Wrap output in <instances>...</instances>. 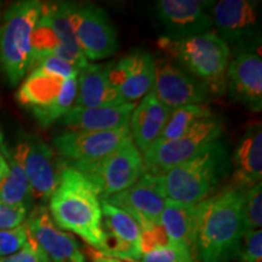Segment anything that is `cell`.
Instances as JSON below:
<instances>
[{"mask_svg":"<svg viewBox=\"0 0 262 262\" xmlns=\"http://www.w3.org/2000/svg\"><path fill=\"white\" fill-rule=\"evenodd\" d=\"M55 225L83 239L95 251L104 250L102 204L94 183L71 164L61 166L57 187L49 199Z\"/></svg>","mask_w":262,"mask_h":262,"instance_id":"obj_1","label":"cell"},{"mask_svg":"<svg viewBox=\"0 0 262 262\" xmlns=\"http://www.w3.org/2000/svg\"><path fill=\"white\" fill-rule=\"evenodd\" d=\"M243 195L231 186L201 203L196 258L201 262H231L245 233Z\"/></svg>","mask_w":262,"mask_h":262,"instance_id":"obj_2","label":"cell"},{"mask_svg":"<svg viewBox=\"0 0 262 262\" xmlns=\"http://www.w3.org/2000/svg\"><path fill=\"white\" fill-rule=\"evenodd\" d=\"M231 160L220 139L209 143L191 159L162 175L166 198L183 204H198L214 195L228 175Z\"/></svg>","mask_w":262,"mask_h":262,"instance_id":"obj_3","label":"cell"},{"mask_svg":"<svg viewBox=\"0 0 262 262\" xmlns=\"http://www.w3.org/2000/svg\"><path fill=\"white\" fill-rule=\"evenodd\" d=\"M158 47L201 81L209 95L221 96L225 94L229 48L215 33L208 32L182 39L163 35L158 39Z\"/></svg>","mask_w":262,"mask_h":262,"instance_id":"obj_4","label":"cell"},{"mask_svg":"<svg viewBox=\"0 0 262 262\" xmlns=\"http://www.w3.org/2000/svg\"><path fill=\"white\" fill-rule=\"evenodd\" d=\"M42 3L21 0L9 6L0 25V72L10 85H17L32 67V38Z\"/></svg>","mask_w":262,"mask_h":262,"instance_id":"obj_5","label":"cell"},{"mask_svg":"<svg viewBox=\"0 0 262 262\" xmlns=\"http://www.w3.org/2000/svg\"><path fill=\"white\" fill-rule=\"evenodd\" d=\"M77 89V78L64 80L33 70L18 88L15 98L31 111L41 126L47 127L74 107Z\"/></svg>","mask_w":262,"mask_h":262,"instance_id":"obj_6","label":"cell"},{"mask_svg":"<svg viewBox=\"0 0 262 262\" xmlns=\"http://www.w3.org/2000/svg\"><path fill=\"white\" fill-rule=\"evenodd\" d=\"M74 168L94 183L101 201L131 187L145 172L142 156L131 137L98 162Z\"/></svg>","mask_w":262,"mask_h":262,"instance_id":"obj_7","label":"cell"},{"mask_svg":"<svg viewBox=\"0 0 262 262\" xmlns=\"http://www.w3.org/2000/svg\"><path fill=\"white\" fill-rule=\"evenodd\" d=\"M222 131L224 124L212 116L198 122L178 139L155 143L142 156L145 171L153 175H164L191 159L209 143L220 139Z\"/></svg>","mask_w":262,"mask_h":262,"instance_id":"obj_8","label":"cell"},{"mask_svg":"<svg viewBox=\"0 0 262 262\" xmlns=\"http://www.w3.org/2000/svg\"><path fill=\"white\" fill-rule=\"evenodd\" d=\"M68 21L88 61H101L118 50L116 28L102 9L67 3Z\"/></svg>","mask_w":262,"mask_h":262,"instance_id":"obj_9","label":"cell"},{"mask_svg":"<svg viewBox=\"0 0 262 262\" xmlns=\"http://www.w3.org/2000/svg\"><path fill=\"white\" fill-rule=\"evenodd\" d=\"M27 176L31 195L35 201H49L57 187L61 166L57 165L54 149L35 136L19 140L11 155Z\"/></svg>","mask_w":262,"mask_h":262,"instance_id":"obj_10","label":"cell"},{"mask_svg":"<svg viewBox=\"0 0 262 262\" xmlns=\"http://www.w3.org/2000/svg\"><path fill=\"white\" fill-rule=\"evenodd\" d=\"M131 137L130 125L108 131H66L52 141L55 149L72 166L96 163Z\"/></svg>","mask_w":262,"mask_h":262,"instance_id":"obj_11","label":"cell"},{"mask_svg":"<svg viewBox=\"0 0 262 262\" xmlns=\"http://www.w3.org/2000/svg\"><path fill=\"white\" fill-rule=\"evenodd\" d=\"M166 201L162 175L146 171L131 187L104 199L133 216L139 222L141 231L160 225L159 219Z\"/></svg>","mask_w":262,"mask_h":262,"instance_id":"obj_12","label":"cell"},{"mask_svg":"<svg viewBox=\"0 0 262 262\" xmlns=\"http://www.w3.org/2000/svg\"><path fill=\"white\" fill-rule=\"evenodd\" d=\"M153 94L170 111L189 104H203L209 96L201 81L168 58L156 61Z\"/></svg>","mask_w":262,"mask_h":262,"instance_id":"obj_13","label":"cell"},{"mask_svg":"<svg viewBox=\"0 0 262 262\" xmlns=\"http://www.w3.org/2000/svg\"><path fill=\"white\" fill-rule=\"evenodd\" d=\"M111 84L124 102L135 103L153 91L156 79V60L149 52L139 50L110 63Z\"/></svg>","mask_w":262,"mask_h":262,"instance_id":"obj_14","label":"cell"},{"mask_svg":"<svg viewBox=\"0 0 262 262\" xmlns=\"http://www.w3.org/2000/svg\"><path fill=\"white\" fill-rule=\"evenodd\" d=\"M214 2L198 0H158L156 11L168 34L165 37L182 39L210 32V11Z\"/></svg>","mask_w":262,"mask_h":262,"instance_id":"obj_15","label":"cell"},{"mask_svg":"<svg viewBox=\"0 0 262 262\" xmlns=\"http://www.w3.org/2000/svg\"><path fill=\"white\" fill-rule=\"evenodd\" d=\"M102 204V227L104 233L103 255L122 261L139 262L142 255V231L135 219L110 203Z\"/></svg>","mask_w":262,"mask_h":262,"instance_id":"obj_16","label":"cell"},{"mask_svg":"<svg viewBox=\"0 0 262 262\" xmlns=\"http://www.w3.org/2000/svg\"><path fill=\"white\" fill-rule=\"evenodd\" d=\"M29 235L44 251L50 262H85L73 235L55 225L44 205L38 206L26 220Z\"/></svg>","mask_w":262,"mask_h":262,"instance_id":"obj_17","label":"cell"},{"mask_svg":"<svg viewBox=\"0 0 262 262\" xmlns=\"http://www.w3.org/2000/svg\"><path fill=\"white\" fill-rule=\"evenodd\" d=\"M258 4L248 0H221L214 3L210 16L212 26L226 44L239 42L256 32Z\"/></svg>","mask_w":262,"mask_h":262,"instance_id":"obj_18","label":"cell"},{"mask_svg":"<svg viewBox=\"0 0 262 262\" xmlns=\"http://www.w3.org/2000/svg\"><path fill=\"white\" fill-rule=\"evenodd\" d=\"M227 88L231 96L249 110L262 108V60L260 54H239L227 70Z\"/></svg>","mask_w":262,"mask_h":262,"instance_id":"obj_19","label":"cell"},{"mask_svg":"<svg viewBox=\"0 0 262 262\" xmlns=\"http://www.w3.org/2000/svg\"><path fill=\"white\" fill-rule=\"evenodd\" d=\"M232 179L229 186L245 192L261 183L262 179V127L253 124L247 129L232 157Z\"/></svg>","mask_w":262,"mask_h":262,"instance_id":"obj_20","label":"cell"},{"mask_svg":"<svg viewBox=\"0 0 262 262\" xmlns=\"http://www.w3.org/2000/svg\"><path fill=\"white\" fill-rule=\"evenodd\" d=\"M170 114L171 111L160 102L153 91L135 104L129 125L131 140L140 152L145 153L158 141Z\"/></svg>","mask_w":262,"mask_h":262,"instance_id":"obj_21","label":"cell"},{"mask_svg":"<svg viewBox=\"0 0 262 262\" xmlns=\"http://www.w3.org/2000/svg\"><path fill=\"white\" fill-rule=\"evenodd\" d=\"M135 103L117 106L83 108L72 107L60 122L68 131H108L130 124V117Z\"/></svg>","mask_w":262,"mask_h":262,"instance_id":"obj_22","label":"cell"},{"mask_svg":"<svg viewBox=\"0 0 262 262\" xmlns=\"http://www.w3.org/2000/svg\"><path fill=\"white\" fill-rule=\"evenodd\" d=\"M198 204H183L166 201L159 224L170 243L188 250L196 260V231H198Z\"/></svg>","mask_w":262,"mask_h":262,"instance_id":"obj_23","label":"cell"},{"mask_svg":"<svg viewBox=\"0 0 262 262\" xmlns=\"http://www.w3.org/2000/svg\"><path fill=\"white\" fill-rule=\"evenodd\" d=\"M110 63L88 64L77 77L78 89L75 107L98 108L126 103L111 84L108 77Z\"/></svg>","mask_w":262,"mask_h":262,"instance_id":"obj_24","label":"cell"},{"mask_svg":"<svg viewBox=\"0 0 262 262\" xmlns=\"http://www.w3.org/2000/svg\"><path fill=\"white\" fill-rule=\"evenodd\" d=\"M41 17L50 25L52 31L60 39V41L70 50L78 61L80 62L84 67L89 64V61L81 52L79 45H78L77 39L74 37V33L68 21L67 15V3L64 2H55V3H42L41 6Z\"/></svg>","mask_w":262,"mask_h":262,"instance_id":"obj_25","label":"cell"},{"mask_svg":"<svg viewBox=\"0 0 262 262\" xmlns=\"http://www.w3.org/2000/svg\"><path fill=\"white\" fill-rule=\"evenodd\" d=\"M3 155L8 157L9 172L4 179L0 180V201L10 205L28 206L32 195L27 176L8 149H3Z\"/></svg>","mask_w":262,"mask_h":262,"instance_id":"obj_26","label":"cell"},{"mask_svg":"<svg viewBox=\"0 0 262 262\" xmlns=\"http://www.w3.org/2000/svg\"><path fill=\"white\" fill-rule=\"evenodd\" d=\"M210 117H212V111L205 103L189 104V106L173 110L157 142H165V141L178 139L187 133L196 123Z\"/></svg>","mask_w":262,"mask_h":262,"instance_id":"obj_27","label":"cell"},{"mask_svg":"<svg viewBox=\"0 0 262 262\" xmlns=\"http://www.w3.org/2000/svg\"><path fill=\"white\" fill-rule=\"evenodd\" d=\"M243 222L245 232L261 229L262 226V185L257 183L243 195Z\"/></svg>","mask_w":262,"mask_h":262,"instance_id":"obj_28","label":"cell"},{"mask_svg":"<svg viewBox=\"0 0 262 262\" xmlns=\"http://www.w3.org/2000/svg\"><path fill=\"white\" fill-rule=\"evenodd\" d=\"M139 262H195V257L186 249L169 242L143 253Z\"/></svg>","mask_w":262,"mask_h":262,"instance_id":"obj_29","label":"cell"},{"mask_svg":"<svg viewBox=\"0 0 262 262\" xmlns=\"http://www.w3.org/2000/svg\"><path fill=\"white\" fill-rule=\"evenodd\" d=\"M29 233L26 221L15 228L0 231V258L8 257L21 250L28 242Z\"/></svg>","mask_w":262,"mask_h":262,"instance_id":"obj_30","label":"cell"},{"mask_svg":"<svg viewBox=\"0 0 262 262\" xmlns=\"http://www.w3.org/2000/svg\"><path fill=\"white\" fill-rule=\"evenodd\" d=\"M33 70L44 72V73L54 75V77L61 78V79L64 80L74 79L79 73V70L75 66L56 56H48L42 58V60L33 66L31 71Z\"/></svg>","mask_w":262,"mask_h":262,"instance_id":"obj_31","label":"cell"},{"mask_svg":"<svg viewBox=\"0 0 262 262\" xmlns=\"http://www.w3.org/2000/svg\"><path fill=\"white\" fill-rule=\"evenodd\" d=\"M238 262H261L262 261V231L245 232L242 238L237 256Z\"/></svg>","mask_w":262,"mask_h":262,"instance_id":"obj_32","label":"cell"},{"mask_svg":"<svg viewBox=\"0 0 262 262\" xmlns=\"http://www.w3.org/2000/svg\"><path fill=\"white\" fill-rule=\"evenodd\" d=\"M28 206L10 205L0 201V231L15 228L27 219Z\"/></svg>","mask_w":262,"mask_h":262,"instance_id":"obj_33","label":"cell"},{"mask_svg":"<svg viewBox=\"0 0 262 262\" xmlns=\"http://www.w3.org/2000/svg\"><path fill=\"white\" fill-rule=\"evenodd\" d=\"M0 262H50V260L29 235L28 242L21 250L8 257H2Z\"/></svg>","mask_w":262,"mask_h":262,"instance_id":"obj_34","label":"cell"},{"mask_svg":"<svg viewBox=\"0 0 262 262\" xmlns=\"http://www.w3.org/2000/svg\"><path fill=\"white\" fill-rule=\"evenodd\" d=\"M90 257L93 262H125V261L119 260V258L107 256V255H103L95 250H90Z\"/></svg>","mask_w":262,"mask_h":262,"instance_id":"obj_35","label":"cell"},{"mask_svg":"<svg viewBox=\"0 0 262 262\" xmlns=\"http://www.w3.org/2000/svg\"><path fill=\"white\" fill-rule=\"evenodd\" d=\"M9 172V163L5 156L0 152V180L4 179Z\"/></svg>","mask_w":262,"mask_h":262,"instance_id":"obj_36","label":"cell"},{"mask_svg":"<svg viewBox=\"0 0 262 262\" xmlns=\"http://www.w3.org/2000/svg\"><path fill=\"white\" fill-rule=\"evenodd\" d=\"M3 149H4V146H3V139H2V135H0V152L3 153Z\"/></svg>","mask_w":262,"mask_h":262,"instance_id":"obj_37","label":"cell"}]
</instances>
